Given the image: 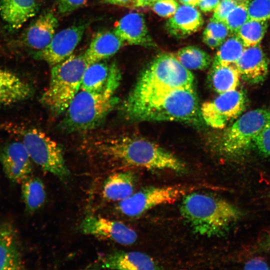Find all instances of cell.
<instances>
[{
    "label": "cell",
    "instance_id": "1",
    "mask_svg": "<svg viewBox=\"0 0 270 270\" xmlns=\"http://www.w3.org/2000/svg\"><path fill=\"white\" fill-rule=\"evenodd\" d=\"M120 110L130 121H176L196 126L204 120L194 87L136 90L132 89Z\"/></svg>",
    "mask_w": 270,
    "mask_h": 270
},
{
    "label": "cell",
    "instance_id": "2",
    "mask_svg": "<svg viewBox=\"0 0 270 270\" xmlns=\"http://www.w3.org/2000/svg\"><path fill=\"white\" fill-rule=\"evenodd\" d=\"M86 150L110 162L149 170H186L184 164L158 144L142 138L118 134L94 136L84 142Z\"/></svg>",
    "mask_w": 270,
    "mask_h": 270
},
{
    "label": "cell",
    "instance_id": "3",
    "mask_svg": "<svg viewBox=\"0 0 270 270\" xmlns=\"http://www.w3.org/2000/svg\"><path fill=\"white\" fill-rule=\"evenodd\" d=\"M180 212L194 233L208 238L225 236L243 214L226 200L201 192L184 195Z\"/></svg>",
    "mask_w": 270,
    "mask_h": 270
},
{
    "label": "cell",
    "instance_id": "4",
    "mask_svg": "<svg viewBox=\"0 0 270 270\" xmlns=\"http://www.w3.org/2000/svg\"><path fill=\"white\" fill-rule=\"evenodd\" d=\"M118 86H111L100 92L78 91L65 112L64 128L75 132L98 126L118 102L114 96Z\"/></svg>",
    "mask_w": 270,
    "mask_h": 270
},
{
    "label": "cell",
    "instance_id": "5",
    "mask_svg": "<svg viewBox=\"0 0 270 270\" xmlns=\"http://www.w3.org/2000/svg\"><path fill=\"white\" fill-rule=\"evenodd\" d=\"M88 65L84 54H72L53 66L48 86L40 97V102L55 114L65 112L80 88Z\"/></svg>",
    "mask_w": 270,
    "mask_h": 270
},
{
    "label": "cell",
    "instance_id": "6",
    "mask_svg": "<svg viewBox=\"0 0 270 270\" xmlns=\"http://www.w3.org/2000/svg\"><path fill=\"white\" fill-rule=\"evenodd\" d=\"M0 128L18 136L31 160L44 170L61 180L68 176L70 172L62 148L46 133L36 128L12 124H0Z\"/></svg>",
    "mask_w": 270,
    "mask_h": 270
},
{
    "label": "cell",
    "instance_id": "7",
    "mask_svg": "<svg viewBox=\"0 0 270 270\" xmlns=\"http://www.w3.org/2000/svg\"><path fill=\"white\" fill-rule=\"evenodd\" d=\"M270 123V108L244 113L222 134L218 146L220 152L228 157L242 156Z\"/></svg>",
    "mask_w": 270,
    "mask_h": 270
},
{
    "label": "cell",
    "instance_id": "8",
    "mask_svg": "<svg viewBox=\"0 0 270 270\" xmlns=\"http://www.w3.org/2000/svg\"><path fill=\"white\" fill-rule=\"evenodd\" d=\"M192 73L170 54L158 55L142 72L133 90L172 89L194 87Z\"/></svg>",
    "mask_w": 270,
    "mask_h": 270
},
{
    "label": "cell",
    "instance_id": "9",
    "mask_svg": "<svg viewBox=\"0 0 270 270\" xmlns=\"http://www.w3.org/2000/svg\"><path fill=\"white\" fill-rule=\"evenodd\" d=\"M186 193V188L178 186H150L120 201L117 209L126 216L136 217L156 206L173 203Z\"/></svg>",
    "mask_w": 270,
    "mask_h": 270
},
{
    "label": "cell",
    "instance_id": "10",
    "mask_svg": "<svg viewBox=\"0 0 270 270\" xmlns=\"http://www.w3.org/2000/svg\"><path fill=\"white\" fill-rule=\"evenodd\" d=\"M246 98L242 90L236 89L220 94L212 101L204 102L200 108L204 121L212 128H222L238 118L245 108Z\"/></svg>",
    "mask_w": 270,
    "mask_h": 270
},
{
    "label": "cell",
    "instance_id": "11",
    "mask_svg": "<svg viewBox=\"0 0 270 270\" xmlns=\"http://www.w3.org/2000/svg\"><path fill=\"white\" fill-rule=\"evenodd\" d=\"M86 28V24H80L60 31L44 49L34 52V58L46 62L52 66L63 61L72 54Z\"/></svg>",
    "mask_w": 270,
    "mask_h": 270
},
{
    "label": "cell",
    "instance_id": "12",
    "mask_svg": "<svg viewBox=\"0 0 270 270\" xmlns=\"http://www.w3.org/2000/svg\"><path fill=\"white\" fill-rule=\"evenodd\" d=\"M79 229L84 234L124 246L133 244L137 239L135 231L122 222L94 216H86L80 223Z\"/></svg>",
    "mask_w": 270,
    "mask_h": 270
},
{
    "label": "cell",
    "instance_id": "13",
    "mask_svg": "<svg viewBox=\"0 0 270 270\" xmlns=\"http://www.w3.org/2000/svg\"><path fill=\"white\" fill-rule=\"evenodd\" d=\"M32 160L21 142H8L0 149V163L6 176L13 182L22 183L30 176Z\"/></svg>",
    "mask_w": 270,
    "mask_h": 270
},
{
    "label": "cell",
    "instance_id": "14",
    "mask_svg": "<svg viewBox=\"0 0 270 270\" xmlns=\"http://www.w3.org/2000/svg\"><path fill=\"white\" fill-rule=\"evenodd\" d=\"M121 73L116 62H104L90 64L84 72L80 89L90 92H100L114 85H120Z\"/></svg>",
    "mask_w": 270,
    "mask_h": 270
},
{
    "label": "cell",
    "instance_id": "15",
    "mask_svg": "<svg viewBox=\"0 0 270 270\" xmlns=\"http://www.w3.org/2000/svg\"><path fill=\"white\" fill-rule=\"evenodd\" d=\"M235 65L240 77L250 84L262 82L268 72V62L260 44L246 48Z\"/></svg>",
    "mask_w": 270,
    "mask_h": 270
},
{
    "label": "cell",
    "instance_id": "16",
    "mask_svg": "<svg viewBox=\"0 0 270 270\" xmlns=\"http://www.w3.org/2000/svg\"><path fill=\"white\" fill-rule=\"evenodd\" d=\"M94 266L97 268L122 270L159 268L151 257L138 252H114L101 258Z\"/></svg>",
    "mask_w": 270,
    "mask_h": 270
},
{
    "label": "cell",
    "instance_id": "17",
    "mask_svg": "<svg viewBox=\"0 0 270 270\" xmlns=\"http://www.w3.org/2000/svg\"><path fill=\"white\" fill-rule=\"evenodd\" d=\"M17 232L10 222H0V270L24 268Z\"/></svg>",
    "mask_w": 270,
    "mask_h": 270
},
{
    "label": "cell",
    "instance_id": "18",
    "mask_svg": "<svg viewBox=\"0 0 270 270\" xmlns=\"http://www.w3.org/2000/svg\"><path fill=\"white\" fill-rule=\"evenodd\" d=\"M58 25V20L51 12L41 14L27 28L24 36V44L35 52L43 50L52 39Z\"/></svg>",
    "mask_w": 270,
    "mask_h": 270
},
{
    "label": "cell",
    "instance_id": "19",
    "mask_svg": "<svg viewBox=\"0 0 270 270\" xmlns=\"http://www.w3.org/2000/svg\"><path fill=\"white\" fill-rule=\"evenodd\" d=\"M33 88L14 72L0 68V106H10L30 98Z\"/></svg>",
    "mask_w": 270,
    "mask_h": 270
},
{
    "label": "cell",
    "instance_id": "20",
    "mask_svg": "<svg viewBox=\"0 0 270 270\" xmlns=\"http://www.w3.org/2000/svg\"><path fill=\"white\" fill-rule=\"evenodd\" d=\"M114 32L128 44L147 46L152 42L141 14L132 12L125 15L115 24Z\"/></svg>",
    "mask_w": 270,
    "mask_h": 270
},
{
    "label": "cell",
    "instance_id": "21",
    "mask_svg": "<svg viewBox=\"0 0 270 270\" xmlns=\"http://www.w3.org/2000/svg\"><path fill=\"white\" fill-rule=\"evenodd\" d=\"M38 10L36 0H0V17L12 30L20 28Z\"/></svg>",
    "mask_w": 270,
    "mask_h": 270
},
{
    "label": "cell",
    "instance_id": "22",
    "mask_svg": "<svg viewBox=\"0 0 270 270\" xmlns=\"http://www.w3.org/2000/svg\"><path fill=\"white\" fill-rule=\"evenodd\" d=\"M203 23L200 13L194 6L184 4L179 6L167 22L166 26L170 34L182 37L196 32Z\"/></svg>",
    "mask_w": 270,
    "mask_h": 270
},
{
    "label": "cell",
    "instance_id": "23",
    "mask_svg": "<svg viewBox=\"0 0 270 270\" xmlns=\"http://www.w3.org/2000/svg\"><path fill=\"white\" fill-rule=\"evenodd\" d=\"M124 44L114 31H101L94 36L84 55L89 64L100 62L114 55Z\"/></svg>",
    "mask_w": 270,
    "mask_h": 270
},
{
    "label": "cell",
    "instance_id": "24",
    "mask_svg": "<svg viewBox=\"0 0 270 270\" xmlns=\"http://www.w3.org/2000/svg\"><path fill=\"white\" fill-rule=\"evenodd\" d=\"M130 171L120 172L110 175L104 182L102 194L108 200L120 202L131 196L134 190L136 178Z\"/></svg>",
    "mask_w": 270,
    "mask_h": 270
},
{
    "label": "cell",
    "instance_id": "25",
    "mask_svg": "<svg viewBox=\"0 0 270 270\" xmlns=\"http://www.w3.org/2000/svg\"><path fill=\"white\" fill-rule=\"evenodd\" d=\"M240 78L234 64L212 66L208 76L210 86L219 94L236 89Z\"/></svg>",
    "mask_w": 270,
    "mask_h": 270
},
{
    "label": "cell",
    "instance_id": "26",
    "mask_svg": "<svg viewBox=\"0 0 270 270\" xmlns=\"http://www.w3.org/2000/svg\"><path fill=\"white\" fill-rule=\"evenodd\" d=\"M22 196L26 210L34 212L46 200V193L43 182L38 178L29 176L22 182Z\"/></svg>",
    "mask_w": 270,
    "mask_h": 270
},
{
    "label": "cell",
    "instance_id": "27",
    "mask_svg": "<svg viewBox=\"0 0 270 270\" xmlns=\"http://www.w3.org/2000/svg\"><path fill=\"white\" fill-rule=\"evenodd\" d=\"M174 56L188 70L206 69L212 62L211 56L207 52L195 46L183 48Z\"/></svg>",
    "mask_w": 270,
    "mask_h": 270
},
{
    "label": "cell",
    "instance_id": "28",
    "mask_svg": "<svg viewBox=\"0 0 270 270\" xmlns=\"http://www.w3.org/2000/svg\"><path fill=\"white\" fill-rule=\"evenodd\" d=\"M245 48L236 35L230 38L222 43L214 58L212 66L235 65Z\"/></svg>",
    "mask_w": 270,
    "mask_h": 270
},
{
    "label": "cell",
    "instance_id": "29",
    "mask_svg": "<svg viewBox=\"0 0 270 270\" xmlns=\"http://www.w3.org/2000/svg\"><path fill=\"white\" fill-rule=\"evenodd\" d=\"M268 26V21L249 19L240 28L236 35L245 48L260 44Z\"/></svg>",
    "mask_w": 270,
    "mask_h": 270
},
{
    "label": "cell",
    "instance_id": "30",
    "mask_svg": "<svg viewBox=\"0 0 270 270\" xmlns=\"http://www.w3.org/2000/svg\"><path fill=\"white\" fill-rule=\"evenodd\" d=\"M248 1L238 3L228 15L224 23L230 32L236 34L241 26L249 20Z\"/></svg>",
    "mask_w": 270,
    "mask_h": 270
},
{
    "label": "cell",
    "instance_id": "31",
    "mask_svg": "<svg viewBox=\"0 0 270 270\" xmlns=\"http://www.w3.org/2000/svg\"><path fill=\"white\" fill-rule=\"evenodd\" d=\"M249 19L268 21L270 19V0H252L248 2Z\"/></svg>",
    "mask_w": 270,
    "mask_h": 270
},
{
    "label": "cell",
    "instance_id": "32",
    "mask_svg": "<svg viewBox=\"0 0 270 270\" xmlns=\"http://www.w3.org/2000/svg\"><path fill=\"white\" fill-rule=\"evenodd\" d=\"M152 6V10L160 16L170 18L175 14L179 4L176 0H156Z\"/></svg>",
    "mask_w": 270,
    "mask_h": 270
},
{
    "label": "cell",
    "instance_id": "33",
    "mask_svg": "<svg viewBox=\"0 0 270 270\" xmlns=\"http://www.w3.org/2000/svg\"><path fill=\"white\" fill-rule=\"evenodd\" d=\"M230 31L224 22L212 18L204 33L208 34L223 42Z\"/></svg>",
    "mask_w": 270,
    "mask_h": 270
},
{
    "label": "cell",
    "instance_id": "34",
    "mask_svg": "<svg viewBox=\"0 0 270 270\" xmlns=\"http://www.w3.org/2000/svg\"><path fill=\"white\" fill-rule=\"evenodd\" d=\"M238 3L234 0H222L214 10L212 18L224 22L228 14Z\"/></svg>",
    "mask_w": 270,
    "mask_h": 270
},
{
    "label": "cell",
    "instance_id": "35",
    "mask_svg": "<svg viewBox=\"0 0 270 270\" xmlns=\"http://www.w3.org/2000/svg\"><path fill=\"white\" fill-rule=\"evenodd\" d=\"M254 144L262 154L270 156V123L258 136Z\"/></svg>",
    "mask_w": 270,
    "mask_h": 270
},
{
    "label": "cell",
    "instance_id": "36",
    "mask_svg": "<svg viewBox=\"0 0 270 270\" xmlns=\"http://www.w3.org/2000/svg\"><path fill=\"white\" fill-rule=\"evenodd\" d=\"M87 0H58V11L62 14H68L86 4Z\"/></svg>",
    "mask_w": 270,
    "mask_h": 270
},
{
    "label": "cell",
    "instance_id": "37",
    "mask_svg": "<svg viewBox=\"0 0 270 270\" xmlns=\"http://www.w3.org/2000/svg\"><path fill=\"white\" fill-rule=\"evenodd\" d=\"M244 268L246 270H267L268 266L266 262L262 260L253 259L247 262Z\"/></svg>",
    "mask_w": 270,
    "mask_h": 270
},
{
    "label": "cell",
    "instance_id": "38",
    "mask_svg": "<svg viewBox=\"0 0 270 270\" xmlns=\"http://www.w3.org/2000/svg\"><path fill=\"white\" fill-rule=\"evenodd\" d=\"M220 2V0H201L198 5L202 11L210 12L215 10Z\"/></svg>",
    "mask_w": 270,
    "mask_h": 270
},
{
    "label": "cell",
    "instance_id": "39",
    "mask_svg": "<svg viewBox=\"0 0 270 270\" xmlns=\"http://www.w3.org/2000/svg\"><path fill=\"white\" fill-rule=\"evenodd\" d=\"M203 40L206 45L212 49L217 48L223 42L219 40L204 33L203 34Z\"/></svg>",
    "mask_w": 270,
    "mask_h": 270
},
{
    "label": "cell",
    "instance_id": "40",
    "mask_svg": "<svg viewBox=\"0 0 270 270\" xmlns=\"http://www.w3.org/2000/svg\"><path fill=\"white\" fill-rule=\"evenodd\" d=\"M104 2L112 4L125 6H135L136 0H103Z\"/></svg>",
    "mask_w": 270,
    "mask_h": 270
},
{
    "label": "cell",
    "instance_id": "41",
    "mask_svg": "<svg viewBox=\"0 0 270 270\" xmlns=\"http://www.w3.org/2000/svg\"><path fill=\"white\" fill-rule=\"evenodd\" d=\"M260 248L262 250L270 251V232L262 242Z\"/></svg>",
    "mask_w": 270,
    "mask_h": 270
},
{
    "label": "cell",
    "instance_id": "42",
    "mask_svg": "<svg viewBox=\"0 0 270 270\" xmlns=\"http://www.w3.org/2000/svg\"><path fill=\"white\" fill-rule=\"evenodd\" d=\"M156 0H136L135 6L144 7L152 6Z\"/></svg>",
    "mask_w": 270,
    "mask_h": 270
},
{
    "label": "cell",
    "instance_id": "43",
    "mask_svg": "<svg viewBox=\"0 0 270 270\" xmlns=\"http://www.w3.org/2000/svg\"><path fill=\"white\" fill-rule=\"evenodd\" d=\"M184 4L194 6L198 5L201 0H179Z\"/></svg>",
    "mask_w": 270,
    "mask_h": 270
},
{
    "label": "cell",
    "instance_id": "44",
    "mask_svg": "<svg viewBox=\"0 0 270 270\" xmlns=\"http://www.w3.org/2000/svg\"><path fill=\"white\" fill-rule=\"evenodd\" d=\"M234 0L236 2H241L247 1V0Z\"/></svg>",
    "mask_w": 270,
    "mask_h": 270
},
{
    "label": "cell",
    "instance_id": "45",
    "mask_svg": "<svg viewBox=\"0 0 270 270\" xmlns=\"http://www.w3.org/2000/svg\"><path fill=\"white\" fill-rule=\"evenodd\" d=\"M268 195H269V197L270 198V192L268 193Z\"/></svg>",
    "mask_w": 270,
    "mask_h": 270
}]
</instances>
